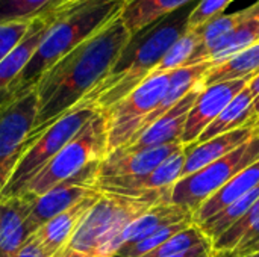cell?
I'll use <instances>...</instances> for the list:
<instances>
[{"mask_svg": "<svg viewBox=\"0 0 259 257\" xmlns=\"http://www.w3.org/2000/svg\"><path fill=\"white\" fill-rule=\"evenodd\" d=\"M259 186V161L256 164L250 165L240 174H237L229 183H226L222 189H219L211 198H208L194 214L193 221L194 224L200 226L228 206H231L234 201L250 192Z\"/></svg>", "mask_w": 259, "mask_h": 257, "instance_id": "20", "label": "cell"}, {"mask_svg": "<svg viewBox=\"0 0 259 257\" xmlns=\"http://www.w3.org/2000/svg\"><path fill=\"white\" fill-rule=\"evenodd\" d=\"M255 130H256V135H259V121L256 123V126H255Z\"/></svg>", "mask_w": 259, "mask_h": 257, "instance_id": "38", "label": "cell"}, {"mask_svg": "<svg viewBox=\"0 0 259 257\" xmlns=\"http://www.w3.org/2000/svg\"><path fill=\"white\" fill-rule=\"evenodd\" d=\"M184 164L185 150L182 147L149 174L97 180L96 188L100 192H109L132 198H155L159 203H170L171 188L181 179Z\"/></svg>", "mask_w": 259, "mask_h": 257, "instance_id": "10", "label": "cell"}, {"mask_svg": "<svg viewBox=\"0 0 259 257\" xmlns=\"http://www.w3.org/2000/svg\"><path fill=\"white\" fill-rule=\"evenodd\" d=\"M232 253L238 254V256H247V254H253V253H258L259 251V239H256L255 242L243 247V248H238V250H231Z\"/></svg>", "mask_w": 259, "mask_h": 257, "instance_id": "34", "label": "cell"}, {"mask_svg": "<svg viewBox=\"0 0 259 257\" xmlns=\"http://www.w3.org/2000/svg\"><path fill=\"white\" fill-rule=\"evenodd\" d=\"M170 73H152L126 97L102 111L108 129V153L129 145L138 136L144 121L165 95Z\"/></svg>", "mask_w": 259, "mask_h": 257, "instance_id": "8", "label": "cell"}, {"mask_svg": "<svg viewBox=\"0 0 259 257\" xmlns=\"http://www.w3.org/2000/svg\"><path fill=\"white\" fill-rule=\"evenodd\" d=\"M200 83L191 89L176 106H173L167 114H164L161 118H158L153 124L146 127L129 145L131 148H147V147H156V145H165V144H182V135L185 129V123L188 118V114L202 92Z\"/></svg>", "mask_w": 259, "mask_h": 257, "instance_id": "15", "label": "cell"}, {"mask_svg": "<svg viewBox=\"0 0 259 257\" xmlns=\"http://www.w3.org/2000/svg\"><path fill=\"white\" fill-rule=\"evenodd\" d=\"M200 44V33L199 29H188L184 35H181L175 44L168 48L159 65L155 68L153 73H164V71H175L178 68L187 67L188 61L191 59L193 53Z\"/></svg>", "mask_w": 259, "mask_h": 257, "instance_id": "28", "label": "cell"}, {"mask_svg": "<svg viewBox=\"0 0 259 257\" xmlns=\"http://www.w3.org/2000/svg\"><path fill=\"white\" fill-rule=\"evenodd\" d=\"M32 236L24 197L0 201V257H15Z\"/></svg>", "mask_w": 259, "mask_h": 257, "instance_id": "18", "label": "cell"}, {"mask_svg": "<svg viewBox=\"0 0 259 257\" xmlns=\"http://www.w3.org/2000/svg\"><path fill=\"white\" fill-rule=\"evenodd\" d=\"M100 111L91 105L79 103L68 111L61 120L52 124L41 136L33 139L20 156L3 191L0 201L18 198L24 192L32 179L99 114Z\"/></svg>", "mask_w": 259, "mask_h": 257, "instance_id": "5", "label": "cell"}, {"mask_svg": "<svg viewBox=\"0 0 259 257\" xmlns=\"http://www.w3.org/2000/svg\"><path fill=\"white\" fill-rule=\"evenodd\" d=\"M15 257H49V256L44 253V250L41 248V245L38 244V241H36L33 236H30V238L24 242V245L21 247V250L17 253V256Z\"/></svg>", "mask_w": 259, "mask_h": 257, "instance_id": "33", "label": "cell"}, {"mask_svg": "<svg viewBox=\"0 0 259 257\" xmlns=\"http://www.w3.org/2000/svg\"><path fill=\"white\" fill-rule=\"evenodd\" d=\"M258 161L259 135H255L225 158L209 164L194 174L179 179L171 188L170 203L194 214L219 189Z\"/></svg>", "mask_w": 259, "mask_h": 257, "instance_id": "7", "label": "cell"}, {"mask_svg": "<svg viewBox=\"0 0 259 257\" xmlns=\"http://www.w3.org/2000/svg\"><path fill=\"white\" fill-rule=\"evenodd\" d=\"M249 80H229L211 85L203 88L199 97L196 98L182 135V145H190L199 139V136L205 132V129L223 112V109L235 98L238 92H241Z\"/></svg>", "mask_w": 259, "mask_h": 257, "instance_id": "13", "label": "cell"}, {"mask_svg": "<svg viewBox=\"0 0 259 257\" xmlns=\"http://www.w3.org/2000/svg\"><path fill=\"white\" fill-rule=\"evenodd\" d=\"M38 115L35 88L0 105V192L3 191Z\"/></svg>", "mask_w": 259, "mask_h": 257, "instance_id": "9", "label": "cell"}, {"mask_svg": "<svg viewBox=\"0 0 259 257\" xmlns=\"http://www.w3.org/2000/svg\"><path fill=\"white\" fill-rule=\"evenodd\" d=\"M199 0H126L120 18L132 33Z\"/></svg>", "mask_w": 259, "mask_h": 257, "instance_id": "23", "label": "cell"}, {"mask_svg": "<svg viewBox=\"0 0 259 257\" xmlns=\"http://www.w3.org/2000/svg\"><path fill=\"white\" fill-rule=\"evenodd\" d=\"M182 147V144H165L147 148H115L100 161L97 180L149 174Z\"/></svg>", "mask_w": 259, "mask_h": 257, "instance_id": "12", "label": "cell"}, {"mask_svg": "<svg viewBox=\"0 0 259 257\" xmlns=\"http://www.w3.org/2000/svg\"><path fill=\"white\" fill-rule=\"evenodd\" d=\"M67 0H0V24L30 23L61 8Z\"/></svg>", "mask_w": 259, "mask_h": 257, "instance_id": "26", "label": "cell"}, {"mask_svg": "<svg viewBox=\"0 0 259 257\" xmlns=\"http://www.w3.org/2000/svg\"><path fill=\"white\" fill-rule=\"evenodd\" d=\"M258 200L259 186H256L255 189H252L250 192H247L246 195H243L241 198L234 201L231 206H228L226 209H223L222 212H219L217 215H214L212 218H209L208 221H205L199 227L203 230V233L211 241H215L228 229H231L237 221H240Z\"/></svg>", "mask_w": 259, "mask_h": 257, "instance_id": "27", "label": "cell"}, {"mask_svg": "<svg viewBox=\"0 0 259 257\" xmlns=\"http://www.w3.org/2000/svg\"><path fill=\"white\" fill-rule=\"evenodd\" d=\"M53 14V12H52ZM52 14L39 17L32 21L26 36L20 41V44L0 62V105L8 101V92L21 71L26 68L29 61L32 59L49 23Z\"/></svg>", "mask_w": 259, "mask_h": 257, "instance_id": "17", "label": "cell"}, {"mask_svg": "<svg viewBox=\"0 0 259 257\" xmlns=\"http://www.w3.org/2000/svg\"><path fill=\"white\" fill-rule=\"evenodd\" d=\"M247 89L250 91V94L253 95V98L258 95L259 94V74H256L253 79H250V80H249V83H247Z\"/></svg>", "mask_w": 259, "mask_h": 257, "instance_id": "35", "label": "cell"}, {"mask_svg": "<svg viewBox=\"0 0 259 257\" xmlns=\"http://www.w3.org/2000/svg\"><path fill=\"white\" fill-rule=\"evenodd\" d=\"M211 241L203 230L197 226V224H191L188 229L176 233L175 236H171L168 241H165L161 247H158L156 250L144 254L141 257H170L185 253L197 245H202L205 242Z\"/></svg>", "mask_w": 259, "mask_h": 257, "instance_id": "29", "label": "cell"}, {"mask_svg": "<svg viewBox=\"0 0 259 257\" xmlns=\"http://www.w3.org/2000/svg\"><path fill=\"white\" fill-rule=\"evenodd\" d=\"M155 204V198L102 192L61 257H114L123 247L124 227Z\"/></svg>", "mask_w": 259, "mask_h": 257, "instance_id": "4", "label": "cell"}, {"mask_svg": "<svg viewBox=\"0 0 259 257\" xmlns=\"http://www.w3.org/2000/svg\"><path fill=\"white\" fill-rule=\"evenodd\" d=\"M211 67H212V64L209 61H206V62H202V64L188 65V67H182V68H178V70L171 71L170 73V82H168V88L165 91V95L162 97V100L158 105V108L147 117V120L143 124L141 132L146 127H149L150 124H153L164 114H167L173 106H176L191 89H194L200 83V80L203 79L205 73Z\"/></svg>", "mask_w": 259, "mask_h": 257, "instance_id": "22", "label": "cell"}, {"mask_svg": "<svg viewBox=\"0 0 259 257\" xmlns=\"http://www.w3.org/2000/svg\"><path fill=\"white\" fill-rule=\"evenodd\" d=\"M252 103H253V95L250 94L246 85V88L241 92H238L235 98H232V101L223 109V112L205 129V132L199 136L196 142L200 144L211 138L234 132L237 129L256 124L252 111Z\"/></svg>", "mask_w": 259, "mask_h": 257, "instance_id": "25", "label": "cell"}, {"mask_svg": "<svg viewBox=\"0 0 259 257\" xmlns=\"http://www.w3.org/2000/svg\"><path fill=\"white\" fill-rule=\"evenodd\" d=\"M255 126H246L241 129H237L234 132L211 138L205 142H193L190 145H185V164L182 170V177H187L190 174H194L200 171L202 168L208 167L209 164L225 158L231 151L237 150L240 145L247 142L250 138L256 135Z\"/></svg>", "mask_w": 259, "mask_h": 257, "instance_id": "16", "label": "cell"}, {"mask_svg": "<svg viewBox=\"0 0 259 257\" xmlns=\"http://www.w3.org/2000/svg\"><path fill=\"white\" fill-rule=\"evenodd\" d=\"M252 111H253V117L256 120V123L259 121V94L253 98V103H252Z\"/></svg>", "mask_w": 259, "mask_h": 257, "instance_id": "37", "label": "cell"}, {"mask_svg": "<svg viewBox=\"0 0 259 257\" xmlns=\"http://www.w3.org/2000/svg\"><path fill=\"white\" fill-rule=\"evenodd\" d=\"M194 5L149 24L131 35L108 76L80 101L106 111L135 89L159 65L175 41L188 30V18Z\"/></svg>", "mask_w": 259, "mask_h": 257, "instance_id": "2", "label": "cell"}, {"mask_svg": "<svg viewBox=\"0 0 259 257\" xmlns=\"http://www.w3.org/2000/svg\"><path fill=\"white\" fill-rule=\"evenodd\" d=\"M71 2H79V0H67V2L64 3V5H67V3H71ZM64 5H62V6H64Z\"/></svg>", "mask_w": 259, "mask_h": 257, "instance_id": "39", "label": "cell"}, {"mask_svg": "<svg viewBox=\"0 0 259 257\" xmlns=\"http://www.w3.org/2000/svg\"><path fill=\"white\" fill-rule=\"evenodd\" d=\"M259 42V2L243 9L238 24L219 42L211 53L212 65L222 64L238 52Z\"/></svg>", "mask_w": 259, "mask_h": 257, "instance_id": "21", "label": "cell"}, {"mask_svg": "<svg viewBox=\"0 0 259 257\" xmlns=\"http://www.w3.org/2000/svg\"><path fill=\"white\" fill-rule=\"evenodd\" d=\"M185 220H193V214L188 209H184L178 204L171 203H159L150 208L147 212L131 221L123 233H121V244L131 245L143 241L158 229L170 224H176Z\"/></svg>", "mask_w": 259, "mask_h": 257, "instance_id": "19", "label": "cell"}, {"mask_svg": "<svg viewBox=\"0 0 259 257\" xmlns=\"http://www.w3.org/2000/svg\"><path fill=\"white\" fill-rule=\"evenodd\" d=\"M100 162H93L73 177L56 185L50 191L38 197H26L29 203V227L32 235L49 220L67 211L82 198L99 192L96 188L97 171Z\"/></svg>", "mask_w": 259, "mask_h": 257, "instance_id": "11", "label": "cell"}, {"mask_svg": "<svg viewBox=\"0 0 259 257\" xmlns=\"http://www.w3.org/2000/svg\"><path fill=\"white\" fill-rule=\"evenodd\" d=\"M129 38L131 32L118 15L38 79L33 86L38 115L26 147L79 105L108 76Z\"/></svg>", "mask_w": 259, "mask_h": 257, "instance_id": "1", "label": "cell"}, {"mask_svg": "<svg viewBox=\"0 0 259 257\" xmlns=\"http://www.w3.org/2000/svg\"><path fill=\"white\" fill-rule=\"evenodd\" d=\"M212 257H259L258 253H253V254H247V256H238L232 251H214V256Z\"/></svg>", "mask_w": 259, "mask_h": 257, "instance_id": "36", "label": "cell"}, {"mask_svg": "<svg viewBox=\"0 0 259 257\" xmlns=\"http://www.w3.org/2000/svg\"><path fill=\"white\" fill-rule=\"evenodd\" d=\"M126 0H79L58 8L26 68L12 83L8 98L32 89L38 79L61 58L91 38L123 9Z\"/></svg>", "mask_w": 259, "mask_h": 257, "instance_id": "3", "label": "cell"}, {"mask_svg": "<svg viewBox=\"0 0 259 257\" xmlns=\"http://www.w3.org/2000/svg\"><path fill=\"white\" fill-rule=\"evenodd\" d=\"M114 257H123V256H120V254H115V256Z\"/></svg>", "mask_w": 259, "mask_h": 257, "instance_id": "40", "label": "cell"}, {"mask_svg": "<svg viewBox=\"0 0 259 257\" xmlns=\"http://www.w3.org/2000/svg\"><path fill=\"white\" fill-rule=\"evenodd\" d=\"M30 23H8L0 24V62L20 44L26 36Z\"/></svg>", "mask_w": 259, "mask_h": 257, "instance_id": "32", "label": "cell"}, {"mask_svg": "<svg viewBox=\"0 0 259 257\" xmlns=\"http://www.w3.org/2000/svg\"><path fill=\"white\" fill-rule=\"evenodd\" d=\"M108 153L106 120L99 112L26 186L21 194L38 197L73 177L93 162H100Z\"/></svg>", "mask_w": 259, "mask_h": 257, "instance_id": "6", "label": "cell"}, {"mask_svg": "<svg viewBox=\"0 0 259 257\" xmlns=\"http://www.w3.org/2000/svg\"><path fill=\"white\" fill-rule=\"evenodd\" d=\"M102 192L91 194L67 211L58 214L47 223H44L32 236L38 241L41 248L49 257H61L68 247L71 238L79 229L83 218L88 215L91 208L100 198Z\"/></svg>", "mask_w": 259, "mask_h": 257, "instance_id": "14", "label": "cell"}, {"mask_svg": "<svg viewBox=\"0 0 259 257\" xmlns=\"http://www.w3.org/2000/svg\"><path fill=\"white\" fill-rule=\"evenodd\" d=\"M259 74V42L238 52L222 64L212 65L200 80L202 88L229 80H250Z\"/></svg>", "mask_w": 259, "mask_h": 257, "instance_id": "24", "label": "cell"}, {"mask_svg": "<svg viewBox=\"0 0 259 257\" xmlns=\"http://www.w3.org/2000/svg\"><path fill=\"white\" fill-rule=\"evenodd\" d=\"M234 0H199L196 2L188 18V29L200 27L205 23L211 21L212 18L225 14V9Z\"/></svg>", "mask_w": 259, "mask_h": 257, "instance_id": "31", "label": "cell"}, {"mask_svg": "<svg viewBox=\"0 0 259 257\" xmlns=\"http://www.w3.org/2000/svg\"><path fill=\"white\" fill-rule=\"evenodd\" d=\"M191 224H194L193 220H185L176 224H170V226H164L161 229H158L156 232H153L152 235H149L147 238H144L143 241L137 242V244H131V245H124L120 248V251L117 254L123 257H141L153 250H156L158 247H161L165 241H168L171 236H175L176 233L188 229Z\"/></svg>", "mask_w": 259, "mask_h": 257, "instance_id": "30", "label": "cell"}]
</instances>
